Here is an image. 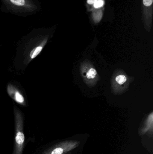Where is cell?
Segmentation results:
<instances>
[{
    "mask_svg": "<svg viewBox=\"0 0 153 154\" xmlns=\"http://www.w3.org/2000/svg\"><path fill=\"white\" fill-rule=\"evenodd\" d=\"M42 49V47H40V46H39V47L33 49L30 54V57L32 59L35 58L37 56H38V55L40 53Z\"/></svg>",
    "mask_w": 153,
    "mask_h": 154,
    "instance_id": "obj_6",
    "label": "cell"
},
{
    "mask_svg": "<svg viewBox=\"0 0 153 154\" xmlns=\"http://www.w3.org/2000/svg\"><path fill=\"white\" fill-rule=\"evenodd\" d=\"M1 11L20 17H26L36 14L41 11L39 0H1Z\"/></svg>",
    "mask_w": 153,
    "mask_h": 154,
    "instance_id": "obj_1",
    "label": "cell"
},
{
    "mask_svg": "<svg viewBox=\"0 0 153 154\" xmlns=\"http://www.w3.org/2000/svg\"><path fill=\"white\" fill-rule=\"evenodd\" d=\"M98 0H87V3L89 4L92 5L95 3Z\"/></svg>",
    "mask_w": 153,
    "mask_h": 154,
    "instance_id": "obj_12",
    "label": "cell"
},
{
    "mask_svg": "<svg viewBox=\"0 0 153 154\" xmlns=\"http://www.w3.org/2000/svg\"><path fill=\"white\" fill-rule=\"evenodd\" d=\"M66 154H72V152H68V153Z\"/></svg>",
    "mask_w": 153,
    "mask_h": 154,
    "instance_id": "obj_13",
    "label": "cell"
},
{
    "mask_svg": "<svg viewBox=\"0 0 153 154\" xmlns=\"http://www.w3.org/2000/svg\"><path fill=\"white\" fill-rule=\"evenodd\" d=\"M25 137L22 122L17 120L15 125L14 146L12 154H23L25 146Z\"/></svg>",
    "mask_w": 153,
    "mask_h": 154,
    "instance_id": "obj_3",
    "label": "cell"
},
{
    "mask_svg": "<svg viewBox=\"0 0 153 154\" xmlns=\"http://www.w3.org/2000/svg\"><path fill=\"white\" fill-rule=\"evenodd\" d=\"M102 16V12L101 11H96L93 13V19L96 23H98L101 20Z\"/></svg>",
    "mask_w": 153,
    "mask_h": 154,
    "instance_id": "obj_7",
    "label": "cell"
},
{
    "mask_svg": "<svg viewBox=\"0 0 153 154\" xmlns=\"http://www.w3.org/2000/svg\"><path fill=\"white\" fill-rule=\"evenodd\" d=\"M104 5V2L102 0H98L94 4V7L95 8H99L103 6Z\"/></svg>",
    "mask_w": 153,
    "mask_h": 154,
    "instance_id": "obj_10",
    "label": "cell"
},
{
    "mask_svg": "<svg viewBox=\"0 0 153 154\" xmlns=\"http://www.w3.org/2000/svg\"><path fill=\"white\" fill-rule=\"evenodd\" d=\"M138 134L140 137L144 136L147 134L152 138L153 136V113H151L145 121L143 126L138 129Z\"/></svg>",
    "mask_w": 153,
    "mask_h": 154,
    "instance_id": "obj_4",
    "label": "cell"
},
{
    "mask_svg": "<svg viewBox=\"0 0 153 154\" xmlns=\"http://www.w3.org/2000/svg\"><path fill=\"white\" fill-rule=\"evenodd\" d=\"M153 0H143V2L145 6H150L152 4Z\"/></svg>",
    "mask_w": 153,
    "mask_h": 154,
    "instance_id": "obj_11",
    "label": "cell"
},
{
    "mask_svg": "<svg viewBox=\"0 0 153 154\" xmlns=\"http://www.w3.org/2000/svg\"><path fill=\"white\" fill-rule=\"evenodd\" d=\"M116 81L119 84H123L126 82V77L124 75H119L116 77Z\"/></svg>",
    "mask_w": 153,
    "mask_h": 154,
    "instance_id": "obj_9",
    "label": "cell"
},
{
    "mask_svg": "<svg viewBox=\"0 0 153 154\" xmlns=\"http://www.w3.org/2000/svg\"><path fill=\"white\" fill-rule=\"evenodd\" d=\"M97 75V71L93 68H91L86 73V76L88 79H93L95 78Z\"/></svg>",
    "mask_w": 153,
    "mask_h": 154,
    "instance_id": "obj_8",
    "label": "cell"
},
{
    "mask_svg": "<svg viewBox=\"0 0 153 154\" xmlns=\"http://www.w3.org/2000/svg\"><path fill=\"white\" fill-rule=\"evenodd\" d=\"M80 142L77 140H67L56 143L38 154H66L78 147Z\"/></svg>",
    "mask_w": 153,
    "mask_h": 154,
    "instance_id": "obj_2",
    "label": "cell"
},
{
    "mask_svg": "<svg viewBox=\"0 0 153 154\" xmlns=\"http://www.w3.org/2000/svg\"><path fill=\"white\" fill-rule=\"evenodd\" d=\"M8 92L10 96L13 98L16 102L19 103H22L24 102V98L23 96L18 91H14L12 88H8Z\"/></svg>",
    "mask_w": 153,
    "mask_h": 154,
    "instance_id": "obj_5",
    "label": "cell"
}]
</instances>
